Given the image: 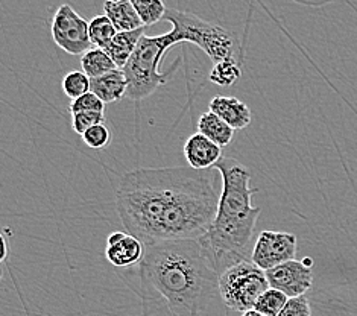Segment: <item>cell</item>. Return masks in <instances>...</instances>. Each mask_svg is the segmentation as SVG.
I'll list each match as a JSON object with an SVG mask.
<instances>
[{"label": "cell", "mask_w": 357, "mask_h": 316, "mask_svg": "<svg viewBox=\"0 0 357 316\" xmlns=\"http://www.w3.org/2000/svg\"><path fill=\"white\" fill-rule=\"evenodd\" d=\"M2 246H3V253H2V260L6 259V254H8V245H6V239L2 236Z\"/></svg>", "instance_id": "cell-27"}, {"label": "cell", "mask_w": 357, "mask_h": 316, "mask_svg": "<svg viewBox=\"0 0 357 316\" xmlns=\"http://www.w3.org/2000/svg\"><path fill=\"white\" fill-rule=\"evenodd\" d=\"M287 301H289V298L283 292L269 287L266 292L259 298V301L256 303L254 310H257L266 316H278L284 309Z\"/></svg>", "instance_id": "cell-21"}, {"label": "cell", "mask_w": 357, "mask_h": 316, "mask_svg": "<svg viewBox=\"0 0 357 316\" xmlns=\"http://www.w3.org/2000/svg\"><path fill=\"white\" fill-rule=\"evenodd\" d=\"M52 38L59 49L70 55H84L93 49L90 22L76 13L70 5H61L52 20Z\"/></svg>", "instance_id": "cell-7"}, {"label": "cell", "mask_w": 357, "mask_h": 316, "mask_svg": "<svg viewBox=\"0 0 357 316\" xmlns=\"http://www.w3.org/2000/svg\"><path fill=\"white\" fill-rule=\"evenodd\" d=\"M174 46L175 41L171 32L155 37H142L135 52L122 69L128 80L126 98L131 100L146 99L172 78L180 59H176V64L167 72H161L160 64L165 54Z\"/></svg>", "instance_id": "cell-4"}, {"label": "cell", "mask_w": 357, "mask_h": 316, "mask_svg": "<svg viewBox=\"0 0 357 316\" xmlns=\"http://www.w3.org/2000/svg\"><path fill=\"white\" fill-rule=\"evenodd\" d=\"M81 139L84 143H86V146L91 149H104L109 143H112L113 135H112V131H109V128L105 126V123H100L84 133L81 135Z\"/></svg>", "instance_id": "cell-23"}, {"label": "cell", "mask_w": 357, "mask_h": 316, "mask_svg": "<svg viewBox=\"0 0 357 316\" xmlns=\"http://www.w3.org/2000/svg\"><path fill=\"white\" fill-rule=\"evenodd\" d=\"M268 289L266 272L251 260L236 263L219 276L220 298L229 309L242 313L252 310Z\"/></svg>", "instance_id": "cell-6"}, {"label": "cell", "mask_w": 357, "mask_h": 316, "mask_svg": "<svg viewBox=\"0 0 357 316\" xmlns=\"http://www.w3.org/2000/svg\"><path fill=\"white\" fill-rule=\"evenodd\" d=\"M144 245L126 232H114L108 236L105 257L116 268H130L142 262Z\"/></svg>", "instance_id": "cell-10"}, {"label": "cell", "mask_w": 357, "mask_h": 316, "mask_svg": "<svg viewBox=\"0 0 357 316\" xmlns=\"http://www.w3.org/2000/svg\"><path fill=\"white\" fill-rule=\"evenodd\" d=\"M70 113L78 114V113H87V111H98V113H105V104L102 102L96 95L93 93H87L78 99L70 102Z\"/></svg>", "instance_id": "cell-25"}, {"label": "cell", "mask_w": 357, "mask_h": 316, "mask_svg": "<svg viewBox=\"0 0 357 316\" xmlns=\"http://www.w3.org/2000/svg\"><path fill=\"white\" fill-rule=\"evenodd\" d=\"M165 20L172 23V33L175 45L178 43H193L202 49L215 64L234 59L237 50V40L231 32L218 23L202 20L201 17L189 11L167 10Z\"/></svg>", "instance_id": "cell-5"}, {"label": "cell", "mask_w": 357, "mask_h": 316, "mask_svg": "<svg viewBox=\"0 0 357 316\" xmlns=\"http://www.w3.org/2000/svg\"><path fill=\"white\" fill-rule=\"evenodd\" d=\"M139 276L143 292L165 298L175 315L195 316L219 292V272L199 241L144 246Z\"/></svg>", "instance_id": "cell-2"}, {"label": "cell", "mask_w": 357, "mask_h": 316, "mask_svg": "<svg viewBox=\"0 0 357 316\" xmlns=\"http://www.w3.org/2000/svg\"><path fill=\"white\" fill-rule=\"evenodd\" d=\"M105 113H98V111H87V113L72 114V128L76 134L82 135L90 128L104 123Z\"/></svg>", "instance_id": "cell-24"}, {"label": "cell", "mask_w": 357, "mask_h": 316, "mask_svg": "<svg viewBox=\"0 0 357 316\" xmlns=\"http://www.w3.org/2000/svg\"><path fill=\"white\" fill-rule=\"evenodd\" d=\"M91 80L82 70H73L67 73L63 80V91L72 100L90 93Z\"/></svg>", "instance_id": "cell-22"}, {"label": "cell", "mask_w": 357, "mask_h": 316, "mask_svg": "<svg viewBox=\"0 0 357 316\" xmlns=\"http://www.w3.org/2000/svg\"><path fill=\"white\" fill-rule=\"evenodd\" d=\"M216 169L142 167L122 175L116 210L126 233L144 246L199 241L216 218Z\"/></svg>", "instance_id": "cell-1"}, {"label": "cell", "mask_w": 357, "mask_h": 316, "mask_svg": "<svg viewBox=\"0 0 357 316\" xmlns=\"http://www.w3.org/2000/svg\"><path fill=\"white\" fill-rule=\"evenodd\" d=\"M143 36H144V28L131 31V32H117L113 43L107 49L108 55L113 58L117 69H123L126 63L130 61V58L135 52V49H137Z\"/></svg>", "instance_id": "cell-16"}, {"label": "cell", "mask_w": 357, "mask_h": 316, "mask_svg": "<svg viewBox=\"0 0 357 316\" xmlns=\"http://www.w3.org/2000/svg\"><path fill=\"white\" fill-rule=\"evenodd\" d=\"M269 287L283 292L287 298L305 296L313 285V272L304 262L291 260L266 271Z\"/></svg>", "instance_id": "cell-9"}, {"label": "cell", "mask_w": 357, "mask_h": 316, "mask_svg": "<svg viewBox=\"0 0 357 316\" xmlns=\"http://www.w3.org/2000/svg\"><path fill=\"white\" fill-rule=\"evenodd\" d=\"M135 11L139 13L143 27H152L165 19L167 8L161 0H132Z\"/></svg>", "instance_id": "cell-20"}, {"label": "cell", "mask_w": 357, "mask_h": 316, "mask_svg": "<svg viewBox=\"0 0 357 316\" xmlns=\"http://www.w3.org/2000/svg\"><path fill=\"white\" fill-rule=\"evenodd\" d=\"M242 316H266V315H263V313H260V312H257V310H250V312H245V313H242Z\"/></svg>", "instance_id": "cell-28"}, {"label": "cell", "mask_w": 357, "mask_h": 316, "mask_svg": "<svg viewBox=\"0 0 357 316\" xmlns=\"http://www.w3.org/2000/svg\"><path fill=\"white\" fill-rule=\"evenodd\" d=\"M208 111L219 116L233 130H245L252 121V113L245 102L234 96L216 95L210 100Z\"/></svg>", "instance_id": "cell-12"}, {"label": "cell", "mask_w": 357, "mask_h": 316, "mask_svg": "<svg viewBox=\"0 0 357 316\" xmlns=\"http://www.w3.org/2000/svg\"><path fill=\"white\" fill-rule=\"evenodd\" d=\"M215 169L222 179L219 207L213 225L199 242L220 276L233 264L250 260V245L261 209L251 202L257 189L251 187L248 167L234 158L222 157Z\"/></svg>", "instance_id": "cell-3"}, {"label": "cell", "mask_w": 357, "mask_h": 316, "mask_svg": "<svg viewBox=\"0 0 357 316\" xmlns=\"http://www.w3.org/2000/svg\"><path fill=\"white\" fill-rule=\"evenodd\" d=\"M278 316H312L310 303L305 296L289 298L284 309Z\"/></svg>", "instance_id": "cell-26"}, {"label": "cell", "mask_w": 357, "mask_h": 316, "mask_svg": "<svg viewBox=\"0 0 357 316\" xmlns=\"http://www.w3.org/2000/svg\"><path fill=\"white\" fill-rule=\"evenodd\" d=\"M90 91L96 95L104 104H113L121 100L128 93V80L122 69H116L99 78L91 80Z\"/></svg>", "instance_id": "cell-13"}, {"label": "cell", "mask_w": 357, "mask_h": 316, "mask_svg": "<svg viewBox=\"0 0 357 316\" xmlns=\"http://www.w3.org/2000/svg\"><path fill=\"white\" fill-rule=\"evenodd\" d=\"M81 67L82 72L86 73L90 80L99 78V76H104L117 69L116 63L113 61V58L108 55L107 50L98 47L90 49L87 54H84L81 57Z\"/></svg>", "instance_id": "cell-17"}, {"label": "cell", "mask_w": 357, "mask_h": 316, "mask_svg": "<svg viewBox=\"0 0 357 316\" xmlns=\"http://www.w3.org/2000/svg\"><path fill=\"white\" fill-rule=\"evenodd\" d=\"M104 11L117 32H131L144 28L131 0H108L104 3Z\"/></svg>", "instance_id": "cell-14"}, {"label": "cell", "mask_w": 357, "mask_h": 316, "mask_svg": "<svg viewBox=\"0 0 357 316\" xmlns=\"http://www.w3.org/2000/svg\"><path fill=\"white\" fill-rule=\"evenodd\" d=\"M116 36L117 29L107 15H98L90 22V40L93 47L107 50Z\"/></svg>", "instance_id": "cell-18"}, {"label": "cell", "mask_w": 357, "mask_h": 316, "mask_svg": "<svg viewBox=\"0 0 357 316\" xmlns=\"http://www.w3.org/2000/svg\"><path fill=\"white\" fill-rule=\"evenodd\" d=\"M198 133L206 135L208 140L216 143L220 148L231 143L234 137L233 128L211 111H206V113L201 114L198 121Z\"/></svg>", "instance_id": "cell-15"}, {"label": "cell", "mask_w": 357, "mask_h": 316, "mask_svg": "<svg viewBox=\"0 0 357 316\" xmlns=\"http://www.w3.org/2000/svg\"><path fill=\"white\" fill-rule=\"evenodd\" d=\"M242 75L241 66L237 64L236 59H225V61H220L213 66L211 69L208 80L219 87H231L237 81H239Z\"/></svg>", "instance_id": "cell-19"}, {"label": "cell", "mask_w": 357, "mask_h": 316, "mask_svg": "<svg viewBox=\"0 0 357 316\" xmlns=\"http://www.w3.org/2000/svg\"><path fill=\"white\" fill-rule=\"evenodd\" d=\"M296 236L287 232H261L251 251V262L263 271L295 260Z\"/></svg>", "instance_id": "cell-8"}, {"label": "cell", "mask_w": 357, "mask_h": 316, "mask_svg": "<svg viewBox=\"0 0 357 316\" xmlns=\"http://www.w3.org/2000/svg\"><path fill=\"white\" fill-rule=\"evenodd\" d=\"M184 157L189 167L197 170L215 169L222 160V148L199 133L190 135L184 144Z\"/></svg>", "instance_id": "cell-11"}]
</instances>
